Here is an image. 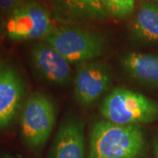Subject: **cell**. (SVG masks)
I'll return each instance as SVG.
<instances>
[{"instance_id": "1", "label": "cell", "mask_w": 158, "mask_h": 158, "mask_svg": "<svg viewBox=\"0 0 158 158\" xmlns=\"http://www.w3.org/2000/svg\"><path fill=\"white\" fill-rule=\"evenodd\" d=\"M146 140L140 126L98 119L89 131L88 158H141Z\"/></svg>"}, {"instance_id": "2", "label": "cell", "mask_w": 158, "mask_h": 158, "mask_svg": "<svg viewBox=\"0 0 158 158\" xmlns=\"http://www.w3.org/2000/svg\"><path fill=\"white\" fill-rule=\"evenodd\" d=\"M100 113L105 119L116 124H148L158 118V103L138 91L118 87L104 98Z\"/></svg>"}, {"instance_id": "3", "label": "cell", "mask_w": 158, "mask_h": 158, "mask_svg": "<svg viewBox=\"0 0 158 158\" xmlns=\"http://www.w3.org/2000/svg\"><path fill=\"white\" fill-rule=\"evenodd\" d=\"M56 122V107L42 91L33 93L24 103L20 119V136L27 148L40 151L45 147Z\"/></svg>"}, {"instance_id": "4", "label": "cell", "mask_w": 158, "mask_h": 158, "mask_svg": "<svg viewBox=\"0 0 158 158\" xmlns=\"http://www.w3.org/2000/svg\"><path fill=\"white\" fill-rule=\"evenodd\" d=\"M43 41L52 46L70 64L96 61L106 51V40L99 33L75 27L55 28Z\"/></svg>"}, {"instance_id": "5", "label": "cell", "mask_w": 158, "mask_h": 158, "mask_svg": "<svg viewBox=\"0 0 158 158\" xmlns=\"http://www.w3.org/2000/svg\"><path fill=\"white\" fill-rule=\"evenodd\" d=\"M54 29L49 11L34 0H27L7 19V37L13 41L44 40Z\"/></svg>"}, {"instance_id": "6", "label": "cell", "mask_w": 158, "mask_h": 158, "mask_svg": "<svg viewBox=\"0 0 158 158\" xmlns=\"http://www.w3.org/2000/svg\"><path fill=\"white\" fill-rule=\"evenodd\" d=\"M112 73L107 63L99 60L77 65L74 95L83 107H88L106 95L112 86Z\"/></svg>"}, {"instance_id": "7", "label": "cell", "mask_w": 158, "mask_h": 158, "mask_svg": "<svg viewBox=\"0 0 158 158\" xmlns=\"http://www.w3.org/2000/svg\"><path fill=\"white\" fill-rule=\"evenodd\" d=\"M26 85L11 63L0 62V131L9 128L24 106Z\"/></svg>"}, {"instance_id": "8", "label": "cell", "mask_w": 158, "mask_h": 158, "mask_svg": "<svg viewBox=\"0 0 158 158\" xmlns=\"http://www.w3.org/2000/svg\"><path fill=\"white\" fill-rule=\"evenodd\" d=\"M32 65L48 83L59 86L68 85L71 77L70 63L45 41H40L30 52Z\"/></svg>"}, {"instance_id": "9", "label": "cell", "mask_w": 158, "mask_h": 158, "mask_svg": "<svg viewBox=\"0 0 158 158\" xmlns=\"http://www.w3.org/2000/svg\"><path fill=\"white\" fill-rule=\"evenodd\" d=\"M48 158H86L85 122L77 116L63 119Z\"/></svg>"}, {"instance_id": "10", "label": "cell", "mask_w": 158, "mask_h": 158, "mask_svg": "<svg viewBox=\"0 0 158 158\" xmlns=\"http://www.w3.org/2000/svg\"><path fill=\"white\" fill-rule=\"evenodd\" d=\"M55 17L64 22L102 20L108 17L102 0H53Z\"/></svg>"}, {"instance_id": "11", "label": "cell", "mask_w": 158, "mask_h": 158, "mask_svg": "<svg viewBox=\"0 0 158 158\" xmlns=\"http://www.w3.org/2000/svg\"><path fill=\"white\" fill-rule=\"evenodd\" d=\"M121 67L132 79L149 88L158 89V56L128 53L121 58Z\"/></svg>"}, {"instance_id": "12", "label": "cell", "mask_w": 158, "mask_h": 158, "mask_svg": "<svg viewBox=\"0 0 158 158\" xmlns=\"http://www.w3.org/2000/svg\"><path fill=\"white\" fill-rule=\"evenodd\" d=\"M131 33L135 40L141 43H154L158 41V6L143 3L134 18Z\"/></svg>"}, {"instance_id": "13", "label": "cell", "mask_w": 158, "mask_h": 158, "mask_svg": "<svg viewBox=\"0 0 158 158\" xmlns=\"http://www.w3.org/2000/svg\"><path fill=\"white\" fill-rule=\"evenodd\" d=\"M107 16L124 19L132 14L135 0H102Z\"/></svg>"}, {"instance_id": "14", "label": "cell", "mask_w": 158, "mask_h": 158, "mask_svg": "<svg viewBox=\"0 0 158 158\" xmlns=\"http://www.w3.org/2000/svg\"><path fill=\"white\" fill-rule=\"evenodd\" d=\"M26 1L27 0H0V12L8 19L11 13Z\"/></svg>"}, {"instance_id": "15", "label": "cell", "mask_w": 158, "mask_h": 158, "mask_svg": "<svg viewBox=\"0 0 158 158\" xmlns=\"http://www.w3.org/2000/svg\"><path fill=\"white\" fill-rule=\"evenodd\" d=\"M6 36H7V19L0 12V44Z\"/></svg>"}, {"instance_id": "16", "label": "cell", "mask_w": 158, "mask_h": 158, "mask_svg": "<svg viewBox=\"0 0 158 158\" xmlns=\"http://www.w3.org/2000/svg\"><path fill=\"white\" fill-rule=\"evenodd\" d=\"M153 156L158 158V135L153 141Z\"/></svg>"}, {"instance_id": "17", "label": "cell", "mask_w": 158, "mask_h": 158, "mask_svg": "<svg viewBox=\"0 0 158 158\" xmlns=\"http://www.w3.org/2000/svg\"><path fill=\"white\" fill-rule=\"evenodd\" d=\"M1 158H12V157H11V156H3V157H1Z\"/></svg>"}, {"instance_id": "18", "label": "cell", "mask_w": 158, "mask_h": 158, "mask_svg": "<svg viewBox=\"0 0 158 158\" xmlns=\"http://www.w3.org/2000/svg\"><path fill=\"white\" fill-rule=\"evenodd\" d=\"M154 1H158V0H154Z\"/></svg>"}]
</instances>
